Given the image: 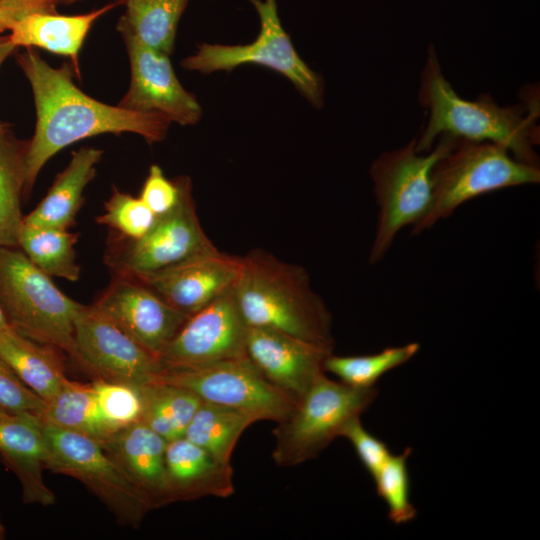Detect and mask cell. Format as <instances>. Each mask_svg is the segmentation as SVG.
Here are the masks:
<instances>
[{
  "label": "cell",
  "mask_w": 540,
  "mask_h": 540,
  "mask_svg": "<svg viewBox=\"0 0 540 540\" xmlns=\"http://www.w3.org/2000/svg\"><path fill=\"white\" fill-rule=\"evenodd\" d=\"M431 179L430 209L412 227L411 235L429 229L477 196L507 187L539 183L540 170L518 161L500 144L457 139L454 146L436 161Z\"/></svg>",
  "instance_id": "obj_5"
},
{
  "label": "cell",
  "mask_w": 540,
  "mask_h": 540,
  "mask_svg": "<svg viewBox=\"0 0 540 540\" xmlns=\"http://www.w3.org/2000/svg\"><path fill=\"white\" fill-rule=\"evenodd\" d=\"M333 351L287 333L248 326L246 355L274 386L298 401L324 373Z\"/></svg>",
  "instance_id": "obj_16"
},
{
  "label": "cell",
  "mask_w": 540,
  "mask_h": 540,
  "mask_svg": "<svg viewBox=\"0 0 540 540\" xmlns=\"http://www.w3.org/2000/svg\"><path fill=\"white\" fill-rule=\"evenodd\" d=\"M259 418L248 411L202 401L184 437L221 461L231 463L234 447L244 432Z\"/></svg>",
  "instance_id": "obj_25"
},
{
  "label": "cell",
  "mask_w": 540,
  "mask_h": 540,
  "mask_svg": "<svg viewBox=\"0 0 540 540\" xmlns=\"http://www.w3.org/2000/svg\"><path fill=\"white\" fill-rule=\"evenodd\" d=\"M5 538H6V528L0 517V540H4Z\"/></svg>",
  "instance_id": "obj_40"
},
{
  "label": "cell",
  "mask_w": 540,
  "mask_h": 540,
  "mask_svg": "<svg viewBox=\"0 0 540 540\" xmlns=\"http://www.w3.org/2000/svg\"><path fill=\"white\" fill-rule=\"evenodd\" d=\"M0 456L17 476L24 503L55 504V494L43 477L49 449L40 418L30 414L0 418Z\"/></svg>",
  "instance_id": "obj_19"
},
{
  "label": "cell",
  "mask_w": 540,
  "mask_h": 540,
  "mask_svg": "<svg viewBox=\"0 0 540 540\" xmlns=\"http://www.w3.org/2000/svg\"><path fill=\"white\" fill-rule=\"evenodd\" d=\"M105 211L97 222L128 239L144 236L154 225L157 216L139 198L114 188Z\"/></svg>",
  "instance_id": "obj_32"
},
{
  "label": "cell",
  "mask_w": 540,
  "mask_h": 540,
  "mask_svg": "<svg viewBox=\"0 0 540 540\" xmlns=\"http://www.w3.org/2000/svg\"><path fill=\"white\" fill-rule=\"evenodd\" d=\"M341 436L347 438L352 444L358 458L372 478L392 455L385 442L364 428L360 417L348 422Z\"/></svg>",
  "instance_id": "obj_36"
},
{
  "label": "cell",
  "mask_w": 540,
  "mask_h": 540,
  "mask_svg": "<svg viewBox=\"0 0 540 540\" xmlns=\"http://www.w3.org/2000/svg\"><path fill=\"white\" fill-rule=\"evenodd\" d=\"M130 62V85L118 106L159 113L171 122L194 125L202 117L196 97L179 82L169 56L152 49L124 29H117Z\"/></svg>",
  "instance_id": "obj_14"
},
{
  "label": "cell",
  "mask_w": 540,
  "mask_h": 540,
  "mask_svg": "<svg viewBox=\"0 0 540 540\" xmlns=\"http://www.w3.org/2000/svg\"><path fill=\"white\" fill-rule=\"evenodd\" d=\"M0 407L10 414H30L41 419L46 402L28 388L0 356Z\"/></svg>",
  "instance_id": "obj_34"
},
{
  "label": "cell",
  "mask_w": 540,
  "mask_h": 540,
  "mask_svg": "<svg viewBox=\"0 0 540 540\" xmlns=\"http://www.w3.org/2000/svg\"><path fill=\"white\" fill-rule=\"evenodd\" d=\"M78 235L65 229L21 228L18 247L28 259L48 276L75 282L80 277L74 245Z\"/></svg>",
  "instance_id": "obj_29"
},
{
  "label": "cell",
  "mask_w": 540,
  "mask_h": 540,
  "mask_svg": "<svg viewBox=\"0 0 540 540\" xmlns=\"http://www.w3.org/2000/svg\"><path fill=\"white\" fill-rule=\"evenodd\" d=\"M93 305L157 358L189 317L126 275H114Z\"/></svg>",
  "instance_id": "obj_15"
},
{
  "label": "cell",
  "mask_w": 540,
  "mask_h": 540,
  "mask_svg": "<svg viewBox=\"0 0 540 540\" xmlns=\"http://www.w3.org/2000/svg\"><path fill=\"white\" fill-rule=\"evenodd\" d=\"M189 180L186 176L170 180L162 169L154 164L149 169L139 198L156 216H161L178 204Z\"/></svg>",
  "instance_id": "obj_35"
},
{
  "label": "cell",
  "mask_w": 540,
  "mask_h": 540,
  "mask_svg": "<svg viewBox=\"0 0 540 540\" xmlns=\"http://www.w3.org/2000/svg\"><path fill=\"white\" fill-rule=\"evenodd\" d=\"M167 442L139 421L118 429L102 443L107 454L143 494L151 509L170 504L165 467Z\"/></svg>",
  "instance_id": "obj_18"
},
{
  "label": "cell",
  "mask_w": 540,
  "mask_h": 540,
  "mask_svg": "<svg viewBox=\"0 0 540 540\" xmlns=\"http://www.w3.org/2000/svg\"><path fill=\"white\" fill-rule=\"evenodd\" d=\"M32 88L36 110L35 131L24 159L26 197L47 161L66 146L84 138L112 133H135L148 144L166 138L171 121L159 113L138 112L102 103L72 81L69 65L54 68L32 47L17 55Z\"/></svg>",
  "instance_id": "obj_1"
},
{
  "label": "cell",
  "mask_w": 540,
  "mask_h": 540,
  "mask_svg": "<svg viewBox=\"0 0 540 540\" xmlns=\"http://www.w3.org/2000/svg\"><path fill=\"white\" fill-rule=\"evenodd\" d=\"M8 415H10V413L0 407V418L6 417Z\"/></svg>",
  "instance_id": "obj_41"
},
{
  "label": "cell",
  "mask_w": 540,
  "mask_h": 540,
  "mask_svg": "<svg viewBox=\"0 0 540 540\" xmlns=\"http://www.w3.org/2000/svg\"><path fill=\"white\" fill-rule=\"evenodd\" d=\"M6 126H7L6 124L0 122V131H1L3 128H5Z\"/></svg>",
  "instance_id": "obj_43"
},
{
  "label": "cell",
  "mask_w": 540,
  "mask_h": 540,
  "mask_svg": "<svg viewBox=\"0 0 540 540\" xmlns=\"http://www.w3.org/2000/svg\"><path fill=\"white\" fill-rule=\"evenodd\" d=\"M92 385L105 419L115 430L142 421L143 402L138 387L102 379H95Z\"/></svg>",
  "instance_id": "obj_33"
},
{
  "label": "cell",
  "mask_w": 540,
  "mask_h": 540,
  "mask_svg": "<svg viewBox=\"0 0 540 540\" xmlns=\"http://www.w3.org/2000/svg\"><path fill=\"white\" fill-rule=\"evenodd\" d=\"M240 266L241 257L218 251L137 279L170 306L190 316L232 289Z\"/></svg>",
  "instance_id": "obj_17"
},
{
  "label": "cell",
  "mask_w": 540,
  "mask_h": 540,
  "mask_svg": "<svg viewBox=\"0 0 540 540\" xmlns=\"http://www.w3.org/2000/svg\"><path fill=\"white\" fill-rule=\"evenodd\" d=\"M49 456L46 469L73 477L90 489L122 525L139 527L150 504L98 440L43 423Z\"/></svg>",
  "instance_id": "obj_10"
},
{
  "label": "cell",
  "mask_w": 540,
  "mask_h": 540,
  "mask_svg": "<svg viewBox=\"0 0 540 540\" xmlns=\"http://www.w3.org/2000/svg\"><path fill=\"white\" fill-rule=\"evenodd\" d=\"M159 380L186 388L202 401L251 412L259 420L278 422L296 403L247 356L191 369L162 370Z\"/></svg>",
  "instance_id": "obj_11"
},
{
  "label": "cell",
  "mask_w": 540,
  "mask_h": 540,
  "mask_svg": "<svg viewBox=\"0 0 540 540\" xmlns=\"http://www.w3.org/2000/svg\"><path fill=\"white\" fill-rule=\"evenodd\" d=\"M64 3L70 4L78 0H62Z\"/></svg>",
  "instance_id": "obj_42"
},
{
  "label": "cell",
  "mask_w": 540,
  "mask_h": 540,
  "mask_svg": "<svg viewBox=\"0 0 540 540\" xmlns=\"http://www.w3.org/2000/svg\"><path fill=\"white\" fill-rule=\"evenodd\" d=\"M456 140L443 134L429 152L420 153L414 138L374 160L369 172L379 212L369 253L371 264L385 256L401 229L415 226L426 216L432 201V169Z\"/></svg>",
  "instance_id": "obj_4"
},
{
  "label": "cell",
  "mask_w": 540,
  "mask_h": 540,
  "mask_svg": "<svg viewBox=\"0 0 540 540\" xmlns=\"http://www.w3.org/2000/svg\"><path fill=\"white\" fill-rule=\"evenodd\" d=\"M420 344L412 342L402 346L386 347L380 352L359 356H337L330 354L324 361V371L354 388H373L387 372L413 358Z\"/></svg>",
  "instance_id": "obj_30"
},
{
  "label": "cell",
  "mask_w": 540,
  "mask_h": 540,
  "mask_svg": "<svg viewBox=\"0 0 540 540\" xmlns=\"http://www.w3.org/2000/svg\"><path fill=\"white\" fill-rule=\"evenodd\" d=\"M9 327H11V326L9 325V322H8L3 310L0 307V331H2L4 329H7Z\"/></svg>",
  "instance_id": "obj_39"
},
{
  "label": "cell",
  "mask_w": 540,
  "mask_h": 540,
  "mask_svg": "<svg viewBox=\"0 0 540 540\" xmlns=\"http://www.w3.org/2000/svg\"><path fill=\"white\" fill-rule=\"evenodd\" d=\"M377 388H354L320 374L273 429L272 458L279 466L302 464L324 450L348 422L360 417Z\"/></svg>",
  "instance_id": "obj_7"
},
{
  "label": "cell",
  "mask_w": 540,
  "mask_h": 540,
  "mask_svg": "<svg viewBox=\"0 0 540 540\" xmlns=\"http://www.w3.org/2000/svg\"><path fill=\"white\" fill-rule=\"evenodd\" d=\"M166 487L170 503L234 493L231 463L216 458L187 438L167 442Z\"/></svg>",
  "instance_id": "obj_20"
},
{
  "label": "cell",
  "mask_w": 540,
  "mask_h": 540,
  "mask_svg": "<svg viewBox=\"0 0 540 540\" xmlns=\"http://www.w3.org/2000/svg\"><path fill=\"white\" fill-rule=\"evenodd\" d=\"M419 101L428 118L416 150L429 152L436 139L447 134L457 139L497 143L523 163L539 167L535 146L539 144L536 110L524 105L500 106L489 94L475 100L458 95L445 78L434 47L430 46L419 89Z\"/></svg>",
  "instance_id": "obj_2"
},
{
  "label": "cell",
  "mask_w": 540,
  "mask_h": 540,
  "mask_svg": "<svg viewBox=\"0 0 540 540\" xmlns=\"http://www.w3.org/2000/svg\"><path fill=\"white\" fill-rule=\"evenodd\" d=\"M248 1L260 18V31L252 43H203L197 46L194 54L181 61V66L206 75L216 71L230 72L243 64L262 65L285 76L308 102L315 108H321L324 102L323 81L296 52L281 24L276 0Z\"/></svg>",
  "instance_id": "obj_9"
},
{
  "label": "cell",
  "mask_w": 540,
  "mask_h": 540,
  "mask_svg": "<svg viewBox=\"0 0 540 540\" xmlns=\"http://www.w3.org/2000/svg\"><path fill=\"white\" fill-rule=\"evenodd\" d=\"M247 330L232 288L187 318L158 357L161 369H191L246 357Z\"/></svg>",
  "instance_id": "obj_13"
},
{
  "label": "cell",
  "mask_w": 540,
  "mask_h": 540,
  "mask_svg": "<svg viewBox=\"0 0 540 540\" xmlns=\"http://www.w3.org/2000/svg\"><path fill=\"white\" fill-rule=\"evenodd\" d=\"M102 154V150L87 146L74 151L66 168L57 175L35 209L24 216L23 223L32 227L69 230L75 223L84 190L94 178Z\"/></svg>",
  "instance_id": "obj_22"
},
{
  "label": "cell",
  "mask_w": 540,
  "mask_h": 540,
  "mask_svg": "<svg viewBox=\"0 0 540 540\" xmlns=\"http://www.w3.org/2000/svg\"><path fill=\"white\" fill-rule=\"evenodd\" d=\"M41 421L87 435L101 443L117 431L105 419L92 383L87 385L69 379L46 402Z\"/></svg>",
  "instance_id": "obj_24"
},
{
  "label": "cell",
  "mask_w": 540,
  "mask_h": 540,
  "mask_svg": "<svg viewBox=\"0 0 540 540\" xmlns=\"http://www.w3.org/2000/svg\"><path fill=\"white\" fill-rule=\"evenodd\" d=\"M59 0H0V33L10 30L23 16L37 11L56 12Z\"/></svg>",
  "instance_id": "obj_37"
},
{
  "label": "cell",
  "mask_w": 540,
  "mask_h": 540,
  "mask_svg": "<svg viewBox=\"0 0 540 540\" xmlns=\"http://www.w3.org/2000/svg\"><path fill=\"white\" fill-rule=\"evenodd\" d=\"M71 357L95 379L136 387L158 381L162 372L157 357L93 304H81L77 312Z\"/></svg>",
  "instance_id": "obj_12"
},
{
  "label": "cell",
  "mask_w": 540,
  "mask_h": 540,
  "mask_svg": "<svg viewBox=\"0 0 540 540\" xmlns=\"http://www.w3.org/2000/svg\"><path fill=\"white\" fill-rule=\"evenodd\" d=\"M410 447L401 454L391 455L379 472L373 477L377 495L388 507V518L396 525L414 520L417 510L410 500V477L408 458Z\"/></svg>",
  "instance_id": "obj_31"
},
{
  "label": "cell",
  "mask_w": 540,
  "mask_h": 540,
  "mask_svg": "<svg viewBox=\"0 0 540 540\" xmlns=\"http://www.w3.org/2000/svg\"><path fill=\"white\" fill-rule=\"evenodd\" d=\"M126 6L117 29H124L146 46L170 55L178 22L189 0H120Z\"/></svg>",
  "instance_id": "obj_27"
},
{
  "label": "cell",
  "mask_w": 540,
  "mask_h": 540,
  "mask_svg": "<svg viewBox=\"0 0 540 540\" xmlns=\"http://www.w3.org/2000/svg\"><path fill=\"white\" fill-rule=\"evenodd\" d=\"M80 306L19 247H0V307L15 331L71 356Z\"/></svg>",
  "instance_id": "obj_6"
},
{
  "label": "cell",
  "mask_w": 540,
  "mask_h": 540,
  "mask_svg": "<svg viewBox=\"0 0 540 540\" xmlns=\"http://www.w3.org/2000/svg\"><path fill=\"white\" fill-rule=\"evenodd\" d=\"M61 351L30 339L12 327L0 331V356L45 402L50 401L68 379Z\"/></svg>",
  "instance_id": "obj_23"
},
{
  "label": "cell",
  "mask_w": 540,
  "mask_h": 540,
  "mask_svg": "<svg viewBox=\"0 0 540 540\" xmlns=\"http://www.w3.org/2000/svg\"><path fill=\"white\" fill-rule=\"evenodd\" d=\"M115 7L105 5L85 14L66 16L56 12L29 13L14 23L8 35L16 47H38L71 59L77 74L78 54L93 23Z\"/></svg>",
  "instance_id": "obj_21"
},
{
  "label": "cell",
  "mask_w": 540,
  "mask_h": 540,
  "mask_svg": "<svg viewBox=\"0 0 540 540\" xmlns=\"http://www.w3.org/2000/svg\"><path fill=\"white\" fill-rule=\"evenodd\" d=\"M16 48L8 35L0 36V67Z\"/></svg>",
  "instance_id": "obj_38"
},
{
  "label": "cell",
  "mask_w": 540,
  "mask_h": 540,
  "mask_svg": "<svg viewBox=\"0 0 540 540\" xmlns=\"http://www.w3.org/2000/svg\"><path fill=\"white\" fill-rule=\"evenodd\" d=\"M218 251L201 227L189 180L178 204L157 216L144 236L138 239L117 233L111 236L105 263L114 275L142 278Z\"/></svg>",
  "instance_id": "obj_8"
},
{
  "label": "cell",
  "mask_w": 540,
  "mask_h": 540,
  "mask_svg": "<svg viewBox=\"0 0 540 540\" xmlns=\"http://www.w3.org/2000/svg\"><path fill=\"white\" fill-rule=\"evenodd\" d=\"M138 388L142 421L167 441L183 437L202 400L186 388L161 380Z\"/></svg>",
  "instance_id": "obj_28"
},
{
  "label": "cell",
  "mask_w": 540,
  "mask_h": 540,
  "mask_svg": "<svg viewBox=\"0 0 540 540\" xmlns=\"http://www.w3.org/2000/svg\"><path fill=\"white\" fill-rule=\"evenodd\" d=\"M26 147L27 141L17 139L8 126L0 131V247H18Z\"/></svg>",
  "instance_id": "obj_26"
},
{
  "label": "cell",
  "mask_w": 540,
  "mask_h": 540,
  "mask_svg": "<svg viewBox=\"0 0 540 540\" xmlns=\"http://www.w3.org/2000/svg\"><path fill=\"white\" fill-rule=\"evenodd\" d=\"M233 293L246 324L334 349L332 318L307 272L262 249L241 257Z\"/></svg>",
  "instance_id": "obj_3"
}]
</instances>
